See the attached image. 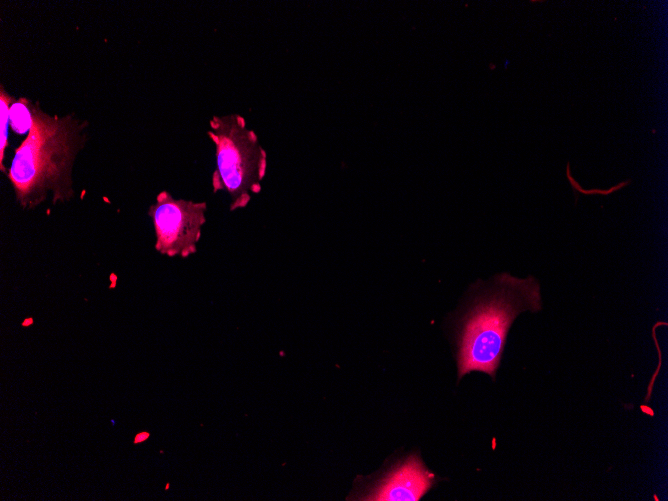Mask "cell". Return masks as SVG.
Here are the masks:
<instances>
[{
  "label": "cell",
  "instance_id": "6da1fadb",
  "mask_svg": "<svg viewBox=\"0 0 668 501\" xmlns=\"http://www.w3.org/2000/svg\"><path fill=\"white\" fill-rule=\"evenodd\" d=\"M31 125L15 149L7 177L15 199L25 210L66 203L74 195L73 168L88 140L89 123L73 113L63 116L45 112L30 100Z\"/></svg>",
  "mask_w": 668,
  "mask_h": 501
},
{
  "label": "cell",
  "instance_id": "7a4b0ae2",
  "mask_svg": "<svg viewBox=\"0 0 668 501\" xmlns=\"http://www.w3.org/2000/svg\"><path fill=\"white\" fill-rule=\"evenodd\" d=\"M541 307L540 286L533 277L499 275L494 287L479 295L461 320L457 337L459 378L471 371L494 377L516 316Z\"/></svg>",
  "mask_w": 668,
  "mask_h": 501
},
{
  "label": "cell",
  "instance_id": "3957f363",
  "mask_svg": "<svg viewBox=\"0 0 668 501\" xmlns=\"http://www.w3.org/2000/svg\"><path fill=\"white\" fill-rule=\"evenodd\" d=\"M207 135L215 147L213 192L227 193L231 211L245 208L252 195L262 189L267 170L265 149L240 114L213 115Z\"/></svg>",
  "mask_w": 668,
  "mask_h": 501
},
{
  "label": "cell",
  "instance_id": "277c9868",
  "mask_svg": "<svg viewBox=\"0 0 668 501\" xmlns=\"http://www.w3.org/2000/svg\"><path fill=\"white\" fill-rule=\"evenodd\" d=\"M207 203L174 198L163 190L149 206L156 252L174 258H188L197 252L206 223Z\"/></svg>",
  "mask_w": 668,
  "mask_h": 501
},
{
  "label": "cell",
  "instance_id": "5b68a950",
  "mask_svg": "<svg viewBox=\"0 0 668 501\" xmlns=\"http://www.w3.org/2000/svg\"><path fill=\"white\" fill-rule=\"evenodd\" d=\"M431 474L416 456L407 458L387 474L366 496V500L417 501L432 486Z\"/></svg>",
  "mask_w": 668,
  "mask_h": 501
},
{
  "label": "cell",
  "instance_id": "8992f818",
  "mask_svg": "<svg viewBox=\"0 0 668 501\" xmlns=\"http://www.w3.org/2000/svg\"><path fill=\"white\" fill-rule=\"evenodd\" d=\"M16 101L3 87L0 86V169L3 173L7 172L4 166L5 150L8 147V125L10 123V108Z\"/></svg>",
  "mask_w": 668,
  "mask_h": 501
},
{
  "label": "cell",
  "instance_id": "52a82bcc",
  "mask_svg": "<svg viewBox=\"0 0 668 501\" xmlns=\"http://www.w3.org/2000/svg\"><path fill=\"white\" fill-rule=\"evenodd\" d=\"M30 99L19 98L10 108V124L17 132L29 131L31 125Z\"/></svg>",
  "mask_w": 668,
  "mask_h": 501
},
{
  "label": "cell",
  "instance_id": "ba28073f",
  "mask_svg": "<svg viewBox=\"0 0 668 501\" xmlns=\"http://www.w3.org/2000/svg\"><path fill=\"white\" fill-rule=\"evenodd\" d=\"M150 437V433L147 431H142L136 434L135 438L133 439V444H140L148 440Z\"/></svg>",
  "mask_w": 668,
  "mask_h": 501
}]
</instances>
